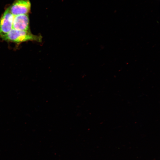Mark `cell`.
<instances>
[{
  "label": "cell",
  "instance_id": "cell-1",
  "mask_svg": "<svg viewBox=\"0 0 160 160\" xmlns=\"http://www.w3.org/2000/svg\"><path fill=\"white\" fill-rule=\"evenodd\" d=\"M9 42L20 43L29 41L38 42L41 41V36L33 34L30 31L12 29L8 33L1 38Z\"/></svg>",
  "mask_w": 160,
  "mask_h": 160
},
{
  "label": "cell",
  "instance_id": "cell-2",
  "mask_svg": "<svg viewBox=\"0 0 160 160\" xmlns=\"http://www.w3.org/2000/svg\"><path fill=\"white\" fill-rule=\"evenodd\" d=\"M31 4L29 0H16L8 8L14 16L28 14L30 10Z\"/></svg>",
  "mask_w": 160,
  "mask_h": 160
},
{
  "label": "cell",
  "instance_id": "cell-3",
  "mask_svg": "<svg viewBox=\"0 0 160 160\" xmlns=\"http://www.w3.org/2000/svg\"><path fill=\"white\" fill-rule=\"evenodd\" d=\"M14 16L8 8L4 11L0 18V38L8 33L12 29Z\"/></svg>",
  "mask_w": 160,
  "mask_h": 160
},
{
  "label": "cell",
  "instance_id": "cell-4",
  "mask_svg": "<svg viewBox=\"0 0 160 160\" xmlns=\"http://www.w3.org/2000/svg\"><path fill=\"white\" fill-rule=\"evenodd\" d=\"M12 28L17 30L30 31L28 15L25 14L14 16Z\"/></svg>",
  "mask_w": 160,
  "mask_h": 160
}]
</instances>
